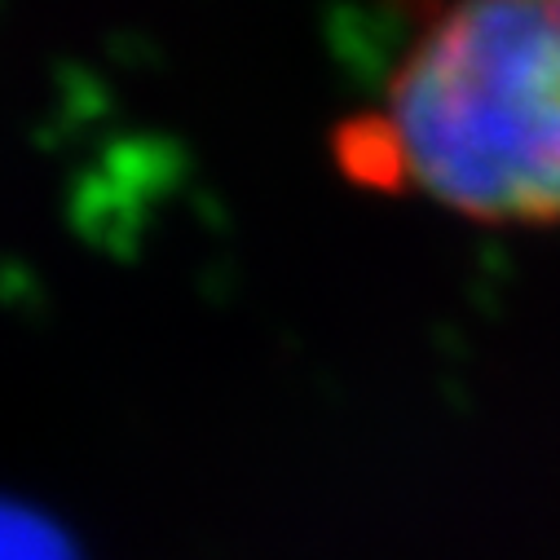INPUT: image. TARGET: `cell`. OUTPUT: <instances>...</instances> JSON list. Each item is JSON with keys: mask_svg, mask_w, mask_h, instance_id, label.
I'll use <instances>...</instances> for the list:
<instances>
[{"mask_svg": "<svg viewBox=\"0 0 560 560\" xmlns=\"http://www.w3.org/2000/svg\"><path fill=\"white\" fill-rule=\"evenodd\" d=\"M340 164L481 225L560 221V0H455L410 45Z\"/></svg>", "mask_w": 560, "mask_h": 560, "instance_id": "1", "label": "cell"}, {"mask_svg": "<svg viewBox=\"0 0 560 560\" xmlns=\"http://www.w3.org/2000/svg\"><path fill=\"white\" fill-rule=\"evenodd\" d=\"M0 560H75V551L45 516L0 503Z\"/></svg>", "mask_w": 560, "mask_h": 560, "instance_id": "2", "label": "cell"}]
</instances>
